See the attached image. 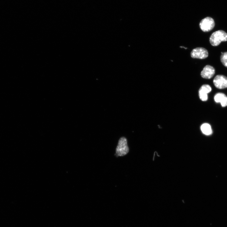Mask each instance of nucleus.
Returning a JSON list of instances; mask_svg holds the SVG:
<instances>
[{
  "mask_svg": "<svg viewBox=\"0 0 227 227\" xmlns=\"http://www.w3.org/2000/svg\"><path fill=\"white\" fill-rule=\"evenodd\" d=\"M181 47V48H184L185 49H187V48L185 47H184L182 46V47Z\"/></svg>",
  "mask_w": 227,
  "mask_h": 227,
  "instance_id": "11",
  "label": "nucleus"
},
{
  "mask_svg": "<svg viewBox=\"0 0 227 227\" xmlns=\"http://www.w3.org/2000/svg\"><path fill=\"white\" fill-rule=\"evenodd\" d=\"M129 151L128 145L127 140L126 138L123 137L119 140L116 149L117 156L123 157L126 155Z\"/></svg>",
  "mask_w": 227,
  "mask_h": 227,
  "instance_id": "2",
  "label": "nucleus"
},
{
  "mask_svg": "<svg viewBox=\"0 0 227 227\" xmlns=\"http://www.w3.org/2000/svg\"><path fill=\"white\" fill-rule=\"evenodd\" d=\"M220 60L222 64L227 68V52L221 53Z\"/></svg>",
  "mask_w": 227,
  "mask_h": 227,
  "instance_id": "10",
  "label": "nucleus"
},
{
  "mask_svg": "<svg viewBox=\"0 0 227 227\" xmlns=\"http://www.w3.org/2000/svg\"><path fill=\"white\" fill-rule=\"evenodd\" d=\"M200 25L201 30L203 31L208 32L213 29L215 26V23L212 18L207 17L201 20Z\"/></svg>",
  "mask_w": 227,
  "mask_h": 227,
  "instance_id": "3",
  "label": "nucleus"
},
{
  "mask_svg": "<svg viewBox=\"0 0 227 227\" xmlns=\"http://www.w3.org/2000/svg\"><path fill=\"white\" fill-rule=\"evenodd\" d=\"M211 88L209 85L207 84L203 85L199 91L201 100L203 101H207L208 99L207 94L211 92Z\"/></svg>",
  "mask_w": 227,
  "mask_h": 227,
  "instance_id": "6",
  "label": "nucleus"
},
{
  "mask_svg": "<svg viewBox=\"0 0 227 227\" xmlns=\"http://www.w3.org/2000/svg\"><path fill=\"white\" fill-rule=\"evenodd\" d=\"M209 41L212 46H218L221 42L227 41V33L222 30L215 31L210 37Z\"/></svg>",
  "mask_w": 227,
  "mask_h": 227,
  "instance_id": "1",
  "label": "nucleus"
},
{
  "mask_svg": "<svg viewBox=\"0 0 227 227\" xmlns=\"http://www.w3.org/2000/svg\"><path fill=\"white\" fill-rule=\"evenodd\" d=\"M215 73L214 68L211 66L207 65L203 68L201 72V75L204 78L210 79L214 76Z\"/></svg>",
  "mask_w": 227,
  "mask_h": 227,
  "instance_id": "7",
  "label": "nucleus"
},
{
  "mask_svg": "<svg viewBox=\"0 0 227 227\" xmlns=\"http://www.w3.org/2000/svg\"><path fill=\"white\" fill-rule=\"evenodd\" d=\"M214 99L217 103H220L223 107L227 106V97L223 93H219L216 94Z\"/></svg>",
  "mask_w": 227,
  "mask_h": 227,
  "instance_id": "8",
  "label": "nucleus"
},
{
  "mask_svg": "<svg viewBox=\"0 0 227 227\" xmlns=\"http://www.w3.org/2000/svg\"><path fill=\"white\" fill-rule=\"evenodd\" d=\"M213 83L215 86L220 89L227 88V77L222 75H218L215 76Z\"/></svg>",
  "mask_w": 227,
  "mask_h": 227,
  "instance_id": "5",
  "label": "nucleus"
},
{
  "mask_svg": "<svg viewBox=\"0 0 227 227\" xmlns=\"http://www.w3.org/2000/svg\"><path fill=\"white\" fill-rule=\"evenodd\" d=\"M191 55L192 58L204 59L208 57V50L202 47H197L192 50Z\"/></svg>",
  "mask_w": 227,
  "mask_h": 227,
  "instance_id": "4",
  "label": "nucleus"
},
{
  "mask_svg": "<svg viewBox=\"0 0 227 227\" xmlns=\"http://www.w3.org/2000/svg\"><path fill=\"white\" fill-rule=\"evenodd\" d=\"M202 133L207 135H211L212 133V129L210 125L208 123L203 124L201 127Z\"/></svg>",
  "mask_w": 227,
  "mask_h": 227,
  "instance_id": "9",
  "label": "nucleus"
}]
</instances>
